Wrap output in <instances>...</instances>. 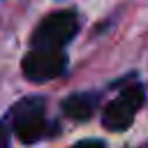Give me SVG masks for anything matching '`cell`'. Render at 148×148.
<instances>
[{"label":"cell","instance_id":"obj_2","mask_svg":"<svg viewBox=\"0 0 148 148\" xmlns=\"http://www.w3.org/2000/svg\"><path fill=\"white\" fill-rule=\"evenodd\" d=\"M21 67L28 81L44 83L60 76L67 69V56L62 49H56V46H35L32 51H28Z\"/></svg>","mask_w":148,"mask_h":148},{"label":"cell","instance_id":"obj_4","mask_svg":"<svg viewBox=\"0 0 148 148\" xmlns=\"http://www.w3.org/2000/svg\"><path fill=\"white\" fill-rule=\"evenodd\" d=\"M143 104V88L141 86H130L125 88L106 109L102 111V125L111 132H123L125 127L132 125L136 111Z\"/></svg>","mask_w":148,"mask_h":148},{"label":"cell","instance_id":"obj_6","mask_svg":"<svg viewBox=\"0 0 148 148\" xmlns=\"http://www.w3.org/2000/svg\"><path fill=\"white\" fill-rule=\"evenodd\" d=\"M7 143H9V130L0 123V148H5Z\"/></svg>","mask_w":148,"mask_h":148},{"label":"cell","instance_id":"obj_5","mask_svg":"<svg viewBox=\"0 0 148 148\" xmlns=\"http://www.w3.org/2000/svg\"><path fill=\"white\" fill-rule=\"evenodd\" d=\"M99 104V95L92 92H74L62 99V113L74 120H88Z\"/></svg>","mask_w":148,"mask_h":148},{"label":"cell","instance_id":"obj_3","mask_svg":"<svg viewBox=\"0 0 148 148\" xmlns=\"http://www.w3.org/2000/svg\"><path fill=\"white\" fill-rule=\"evenodd\" d=\"M14 134L23 143H35L49 134V123L44 118V99L30 97L14 106Z\"/></svg>","mask_w":148,"mask_h":148},{"label":"cell","instance_id":"obj_1","mask_svg":"<svg viewBox=\"0 0 148 148\" xmlns=\"http://www.w3.org/2000/svg\"><path fill=\"white\" fill-rule=\"evenodd\" d=\"M79 32V16L72 9H62L56 14H49L35 30L32 35V44L35 46H56V49H65L74 35Z\"/></svg>","mask_w":148,"mask_h":148}]
</instances>
